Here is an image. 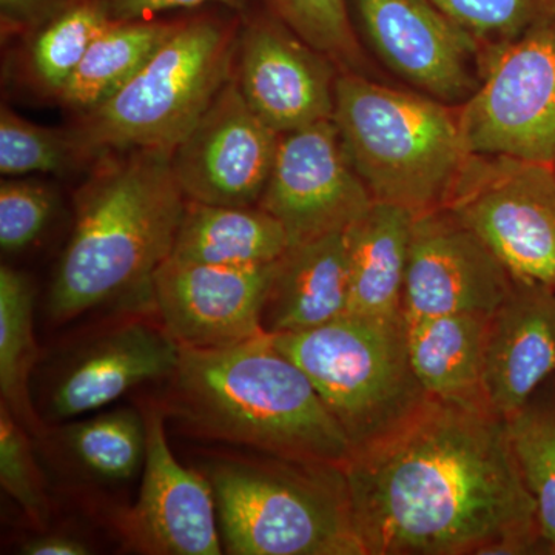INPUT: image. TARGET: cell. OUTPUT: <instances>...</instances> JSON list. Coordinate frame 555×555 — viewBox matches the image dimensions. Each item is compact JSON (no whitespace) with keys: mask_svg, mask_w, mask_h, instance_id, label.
<instances>
[{"mask_svg":"<svg viewBox=\"0 0 555 555\" xmlns=\"http://www.w3.org/2000/svg\"><path fill=\"white\" fill-rule=\"evenodd\" d=\"M364 555L532 554L546 545L507 420L429 397L343 466Z\"/></svg>","mask_w":555,"mask_h":555,"instance_id":"obj_1","label":"cell"},{"mask_svg":"<svg viewBox=\"0 0 555 555\" xmlns=\"http://www.w3.org/2000/svg\"><path fill=\"white\" fill-rule=\"evenodd\" d=\"M169 412L189 433L258 454L343 467L352 444L308 375L268 334L224 349H185Z\"/></svg>","mask_w":555,"mask_h":555,"instance_id":"obj_2","label":"cell"},{"mask_svg":"<svg viewBox=\"0 0 555 555\" xmlns=\"http://www.w3.org/2000/svg\"><path fill=\"white\" fill-rule=\"evenodd\" d=\"M184 193L167 150H131L80 190L76 221L49 294V315L65 323L113 299L144 292L173 250Z\"/></svg>","mask_w":555,"mask_h":555,"instance_id":"obj_3","label":"cell"},{"mask_svg":"<svg viewBox=\"0 0 555 555\" xmlns=\"http://www.w3.org/2000/svg\"><path fill=\"white\" fill-rule=\"evenodd\" d=\"M334 122L375 203L414 215L444 206L469 155L459 107L358 73L339 72Z\"/></svg>","mask_w":555,"mask_h":555,"instance_id":"obj_4","label":"cell"},{"mask_svg":"<svg viewBox=\"0 0 555 555\" xmlns=\"http://www.w3.org/2000/svg\"><path fill=\"white\" fill-rule=\"evenodd\" d=\"M199 470L225 553L364 555L343 467L259 454L215 456Z\"/></svg>","mask_w":555,"mask_h":555,"instance_id":"obj_5","label":"cell"},{"mask_svg":"<svg viewBox=\"0 0 555 555\" xmlns=\"http://www.w3.org/2000/svg\"><path fill=\"white\" fill-rule=\"evenodd\" d=\"M236 38L230 25L211 17L179 22L118 93L69 130L79 152H173L232 78Z\"/></svg>","mask_w":555,"mask_h":555,"instance_id":"obj_6","label":"cell"},{"mask_svg":"<svg viewBox=\"0 0 555 555\" xmlns=\"http://www.w3.org/2000/svg\"><path fill=\"white\" fill-rule=\"evenodd\" d=\"M270 337L308 375L353 451L429 398L409 360L406 320L345 313L323 326Z\"/></svg>","mask_w":555,"mask_h":555,"instance_id":"obj_7","label":"cell"},{"mask_svg":"<svg viewBox=\"0 0 555 555\" xmlns=\"http://www.w3.org/2000/svg\"><path fill=\"white\" fill-rule=\"evenodd\" d=\"M514 280L555 288V166L469 153L444 206Z\"/></svg>","mask_w":555,"mask_h":555,"instance_id":"obj_8","label":"cell"},{"mask_svg":"<svg viewBox=\"0 0 555 555\" xmlns=\"http://www.w3.org/2000/svg\"><path fill=\"white\" fill-rule=\"evenodd\" d=\"M459 119L469 153L555 166V16L489 54Z\"/></svg>","mask_w":555,"mask_h":555,"instance_id":"obj_9","label":"cell"},{"mask_svg":"<svg viewBox=\"0 0 555 555\" xmlns=\"http://www.w3.org/2000/svg\"><path fill=\"white\" fill-rule=\"evenodd\" d=\"M371 49L398 78L444 104H465L489 51L427 0H350Z\"/></svg>","mask_w":555,"mask_h":555,"instance_id":"obj_10","label":"cell"},{"mask_svg":"<svg viewBox=\"0 0 555 555\" xmlns=\"http://www.w3.org/2000/svg\"><path fill=\"white\" fill-rule=\"evenodd\" d=\"M347 158L334 119L281 134L275 164L258 206L280 221L288 244L346 232L374 206Z\"/></svg>","mask_w":555,"mask_h":555,"instance_id":"obj_11","label":"cell"},{"mask_svg":"<svg viewBox=\"0 0 555 555\" xmlns=\"http://www.w3.org/2000/svg\"><path fill=\"white\" fill-rule=\"evenodd\" d=\"M280 139L244 100L232 75L188 138L171 152V169L188 201L258 206Z\"/></svg>","mask_w":555,"mask_h":555,"instance_id":"obj_12","label":"cell"},{"mask_svg":"<svg viewBox=\"0 0 555 555\" xmlns=\"http://www.w3.org/2000/svg\"><path fill=\"white\" fill-rule=\"evenodd\" d=\"M233 78L250 108L286 134L334 119L339 69L270 11H246Z\"/></svg>","mask_w":555,"mask_h":555,"instance_id":"obj_13","label":"cell"},{"mask_svg":"<svg viewBox=\"0 0 555 555\" xmlns=\"http://www.w3.org/2000/svg\"><path fill=\"white\" fill-rule=\"evenodd\" d=\"M513 284L494 251L449 208L415 215L404 281L406 324L454 313H492Z\"/></svg>","mask_w":555,"mask_h":555,"instance_id":"obj_14","label":"cell"},{"mask_svg":"<svg viewBox=\"0 0 555 555\" xmlns=\"http://www.w3.org/2000/svg\"><path fill=\"white\" fill-rule=\"evenodd\" d=\"M147 451L133 506L120 511L116 528L131 550L155 555L222 554L218 511L210 481L181 465L166 437V411L149 406Z\"/></svg>","mask_w":555,"mask_h":555,"instance_id":"obj_15","label":"cell"},{"mask_svg":"<svg viewBox=\"0 0 555 555\" xmlns=\"http://www.w3.org/2000/svg\"><path fill=\"white\" fill-rule=\"evenodd\" d=\"M276 262L222 268L167 258L152 280L159 323L185 349H224L266 334L262 310Z\"/></svg>","mask_w":555,"mask_h":555,"instance_id":"obj_16","label":"cell"},{"mask_svg":"<svg viewBox=\"0 0 555 555\" xmlns=\"http://www.w3.org/2000/svg\"><path fill=\"white\" fill-rule=\"evenodd\" d=\"M181 347L169 332L131 321L83 347L62 369L50 390L49 415L67 420L107 406L144 383L177 371Z\"/></svg>","mask_w":555,"mask_h":555,"instance_id":"obj_17","label":"cell"},{"mask_svg":"<svg viewBox=\"0 0 555 555\" xmlns=\"http://www.w3.org/2000/svg\"><path fill=\"white\" fill-rule=\"evenodd\" d=\"M555 372V288L514 280L489 318L483 387L503 418L524 409Z\"/></svg>","mask_w":555,"mask_h":555,"instance_id":"obj_18","label":"cell"},{"mask_svg":"<svg viewBox=\"0 0 555 555\" xmlns=\"http://www.w3.org/2000/svg\"><path fill=\"white\" fill-rule=\"evenodd\" d=\"M349 302L346 232L287 248L276 262L262 310L268 335L297 334L345 315Z\"/></svg>","mask_w":555,"mask_h":555,"instance_id":"obj_19","label":"cell"},{"mask_svg":"<svg viewBox=\"0 0 555 555\" xmlns=\"http://www.w3.org/2000/svg\"><path fill=\"white\" fill-rule=\"evenodd\" d=\"M415 215L374 203L347 229L349 302L352 315L404 320L403 298L409 244Z\"/></svg>","mask_w":555,"mask_h":555,"instance_id":"obj_20","label":"cell"},{"mask_svg":"<svg viewBox=\"0 0 555 555\" xmlns=\"http://www.w3.org/2000/svg\"><path fill=\"white\" fill-rule=\"evenodd\" d=\"M489 318L454 313L408 324L409 360L427 396L489 406L483 387Z\"/></svg>","mask_w":555,"mask_h":555,"instance_id":"obj_21","label":"cell"},{"mask_svg":"<svg viewBox=\"0 0 555 555\" xmlns=\"http://www.w3.org/2000/svg\"><path fill=\"white\" fill-rule=\"evenodd\" d=\"M288 247L286 230L264 208L188 201L169 258L222 268H254L278 261Z\"/></svg>","mask_w":555,"mask_h":555,"instance_id":"obj_22","label":"cell"},{"mask_svg":"<svg viewBox=\"0 0 555 555\" xmlns=\"http://www.w3.org/2000/svg\"><path fill=\"white\" fill-rule=\"evenodd\" d=\"M178 24L155 20L113 21L91 43L60 96L80 112L118 93L158 51Z\"/></svg>","mask_w":555,"mask_h":555,"instance_id":"obj_23","label":"cell"},{"mask_svg":"<svg viewBox=\"0 0 555 555\" xmlns=\"http://www.w3.org/2000/svg\"><path fill=\"white\" fill-rule=\"evenodd\" d=\"M35 287L30 278L9 266L0 268V393L2 403L30 434L42 433L33 409L30 377L38 358L33 326Z\"/></svg>","mask_w":555,"mask_h":555,"instance_id":"obj_24","label":"cell"},{"mask_svg":"<svg viewBox=\"0 0 555 555\" xmlns=\"http://www.w3.org/2000/svg\"><path fill=\"white\" fill-rule=\"evenodd\" d=\"M67 449L91 476L126 481L144 467L147 426L131 409L107 412L76 423L64 433Z\"/></svg>","mask_w":555,"mask_h":555,"instance_id":"obj_25","label":"cell"},{"mask_svg":"<svg viewBox=\"0 0 555 555\" xmlns=\"http://www.w3.org/2000/svg\"><path fill=\"white\" fill-rule=\"evenodd\" d=\"M113 21L107 0H68L33 43V69L42 86L61 94L91 43Z\"/></svg>","mask_w":555,"mask_h":555,"instance_id":"obj_26","label":"cell"},{"mask_svg":"<svg viewBox=\"0 0 555 555\" xmlns=\"http://www.w3.org/2000/svg\"><path fill=\"white\" fill-rule=\"evenodd\" d=\"M511 443L547 550L555 554V401H537L507 418Z\"/></svg>","mask_w":555,"mask_h":555,"instance_id":"obj_27","label":"cell"},{"mask_svg":"<svg viewBox=\"0 0 555 555\" xmlns=\"http://www.w3.org/2000/svg\"><path fill=\"white\" fill-rule=\"evenodd\" d=\"M295 35L328 57L339 72L369 75L371 65L350 16L349 0H268Z\"/></svg>","mask_w":555,"mask_h":555,"instance_id":"obj_28","label":"cell"},{"mask_svg":"<svg viewBox=\"0 0 555 555\" xmlns=\"http://www.w3.org/2000/svg\"><path fill=\"white\" fill-rule=\"evenodd\" d=\"M83 158L69 130L47 129L22 118L13 109H0V173H64Z\"/></svg>","mask_w":555,"mask_h":555,"instance_id":"obj_29","label":"cell"},{"mask_svg":"<svg viewBox=\"0 0 555 555\" xmlns=\"http://www.w3.org/2000/svg\"><path fill=\"white\" fill-rule=\"evenodd\" d=\"M488 49L520 38L539 22L555 16V0H427Z\"/></svg>","mask_w":555,"mask_h":555,"instance_id":"obj_30","label":"cell"},{"mask_svg":"<svg viewBox=\"0 0 555 555\" xmlns=\"http://www.w3.org/2000/svg\"><path fill=\"white\" fill-rule=\"evenodd\" d=\"M28 430L5 404L0 403V483L33 524H47L49 496L33 456Z\"/></svg>","mask_w":555,"mask_h":555,"instance_id":"obj_31","label":"cell"},{"mask_svg":"<svg viewBox=\"0 0 555 555\" xmlns=\"http://www.w3.org/2000/svg\"><path fill=\"white\" fill-rule=\"evenodd\" d=\"M51 185L38 179H7L0 184V247L24 250L42 235L56 210Z\"/></svg>","mask_w":555,"mask_h":555,"instance_id":"obj_32","label":"cell"},{"mask_svg":"<svg viewBox=\"0 0 555 555\" xmlns=\"http://www.w3.org/2000/svg\"><path fill=\"white\" fill-rule=\"evenodd\" d=\"M255 0H107L115 21L152 20L163 11L196 9L206 3H219L230 10L246 13Z\"/></svg>","mask_w":555,"mask_h":555,"instance_id":"obj_33","label":"cell"},{"mask_svg":"<svg viewBox=\"0 0 555 555\" xmlns=\"http://www.w3.org/2000/svg\"><path fill=\"white\" fill-rule=\"evenodd\" d=\"M67 0H0L3 30H40Z\"/></svg>","mask_w":555,"mask_h":555,"instance_id":"obj_34","label":"cell"},{"mask_svg":"<svg viewBox=\"0 0 555 555\" xmlns=\"http://www.w3.org/2000/svg\"><path fill=\"white\" fill-rule=\"evenodd\" d=\"M25 555H87L91 554L90 546L82 540L68 534H43L28 540L21 547Z\"/></svg>","mask_w":555,"mask_h":555,"instance_id":"obj_35","label":"cell"}]
</instances>
